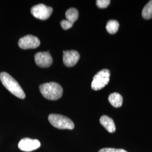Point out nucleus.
Segmentation results:
<instances>
[{"instance_id": "1", "label": "nucleus", "mask_w": 152, "mask_h": 152, "mask_svg": "<svg viewBox=\"0 0 152 152\" xmlns=\"http://www.w3.org/2000/svg\"><path fill=\"white\" fill-rule=\"evenodd\" d=\"M0 80L6 88L12 94L20 99H25L26 94L22 87L12 76L6 72L0 73Z\"/></svg>"}, {"instance_id": "5", "label": "nucleus", "mask_w": 152, "mask_h": 152, "mask_svg": "<svg viewBox=\"0 0 152 152\" xmlns=\"http://www.w3.org/2000/svg\"><path fill=\"white\" fill-rule=\"evenodd\" d=\"M31 11V14L34 17L38 19L45 20L48 19L51 16L53 9L51 7L41 4L33 6Z\"/></svg>"}, {"instance_id": "3", "label": "nucleus", "mask_w": 152, "mask_h": 152, "mask_svg": "<svg viewBox=\"0 0 152 152\" xmlns=\"http://www.w3.org/2000/svg\"><path fill=\"white\" fill-rule=\"evenodd\" d=\"M49 122L54 127L61 130H73L75 124L73 121L64 115L51 114L49 115Z\"/></svg>"}, {"instance_id": "14", "label": "nucleus", "mask_w": 152, "mask_h": 152, "mask_svg": "<svg viewBox=\"0 0 152 152\" xmlns=\"http://www.w3.org/2000/svg\"><path fill=\"white\" fill-rule=\"evenodd\" d=\"M142 16L145 19H150L152 18V0L149 1L144 6L142 11Z\"/></svg>"}, {"instance_id": "13", "label": "nucleus", "mask_w": 152, "mask_h": 152, "mask_svg": "<svg viewBox=\"0 0 152 152\" xmlns=\"http://www.w3.org/2000/svg\"><path fill=\"white\" fill-rule=\"evenodd\" d=\"M120 27L119 23L115 20H109L106 25V29L110 34H115L117 32Z\"/></svg>"}, {"instance_id": "6", "label": "nucleus", "mask_w": 152, "mask_h": 152, "mask_svg": "<svg viewBox=\"0 0 152 152\" xmlns=\"http://www.w3.org/2000/svg\"><path fill=\"white\" fill-rule=\"evenodd\" d=\"M18 45L22 49H36L40 45V41L37 37L29 34L20 38Z\"/></svg>"}, {"instance_id": "10", "label": "nucleus", "mask_w": 152, "mask_h": 152, "mask_svg": "<svg viewBox=\"0 0 152 152\" xmlns=\"http://www.w3.org/2000/svg\"><path fill=\"white\" fill-rule=\"evenodd\" d=\"M101 125L110 133H113L116 130L113 120L107 115H103L100 118Z\"/></svg>"}, {"instance_id": "15", "label": "nucleus", "mask_w": 152, "mask_h": 152, "mask_svg": "<svg viewBox=\"0 0 152 152\" xmlns=\"http://www.w3.org/2000/svg\"><path fill=\"white\" fill-rule=\"evenodd\" d=\"M110 1L109 0H98L96 1V5L99 8L104 9L107 7L110 4Z\"/></svg>"}, {"instance_id": "2", "label": "nucleus", "mask_w": 152, "mask_h": 152, "mask_svg": "<svg viewBox=\"0 0 152 152\" xmlns=\"http://www.w3.org/2000/svg\"><path fill=\"white\" fill-rule=\"evenodd\" d=\"M39 91L44 98L50 100H56L61 98L63 93V88L56 82H49L41 85Z\"/></svg>"}, {"instance_id": "9", "label": "nucleus", "mask_w": 152, "mask_h": 152, "mask_svg": "<svg viewBox=\"0 0 152 152\" xmlns=\"http://www.w3.org/2000/svg\"><path fill=\"white\" fill-rule=\"evenodd\" d=\"M80 58V55L76 50L63 51V62L65 66L71 67L76 65Z\"/></svg>"}, {"instance_id": "17", "label": "nucleus", "mask_w": 152, "mask_h": 152, "mask_svg": "<svg viewBox=\"0 0 152 152\" xmlns=\"http://www.w3.org/2000/svg\"><path fill=\"white\" fill-rule=\"evenodd\" d=\"M98 152H127L122 149H115V148H103Z\"/></svg>"}, {"instance_id": "7", "label": "nucleus", "mask_w": 152, "mask_h": 152, "mask_svg": "<svg viewBox=\"0 0 152 152\" xmlns=\"http://www.w3.org/2000/svg\"><path fill=\"white\" fill-rule=\"evenodd\" d=\"M41 146V142L37 139L30 138H23L18 144V148L22 151L31 152L39 148Z\"/></svg>"}, {"instance_id": "8", "label": "nucleus", "mask_w": 152, "mask_h": 152, "mask_svg": "<svg viewBox=\"0 0 152 152\" xmlns=\"http://www.w3.org/2000/svg\"><path fill=\"white\" fill-rule=\"evenodd\" d=\"M36 64L42 68H48L53 64V58L49 52H39L34 55Z\"/></svg>"}, {"instance_id": "4", "label": "nucleus", "mask_w": 152, "mask_h": 152, "mask_svg": "<svg viewBox=\"0 0 152 152\" xmlns=\"http://www.w3.org/2000/svg\"><path fill=\"white\" fill-rule=\"evenodd\" d=\"M110 73L108 69H104L99 71L93 78L91 83L92 90L98 91L107 85L110 80Z\"/></svg>"}, {"instance_id": "11", "label": "nucleus", "mask_w": 152, "mask_h": 152, "mask_svg": "<svg viewBox=\"0 0 152 152\" xmlns=\"http://www.w3.org/2000/svg\"><path fill=\"white\" fill-rule=\"evenodd\" d=\"M108 100L110 104L115 108H120L123 103V98L118 92L111 94L109 96Z\"/></svg>"}, {"instance_id": "12", "label": "nucleus", "mask_w": 152, "mask_h": 152, "mask_svg": "<svg viewBox=\"0 0 152 152\" xmlns=\"http://www.w3.org/2000/svg\"><path fill=\"white\" fill-rule=\"evenodd\" d=\"M79 12L75 8H70L65 12L66 20L72 23L73 24L78 19Z\"/></svg>"}, {"instance_id": "16", "label": "nucleus", "mask_w": 152, "mask_h": 152, "mask_svg": "<svg viewBox=\"0 0 152 152\" xmlns=\"http://www.w3.org/2000/svg\"><path fill=\"white\" fill-rule=\"evenodd\" d=\"M61 26L63 28V29L64 30H67L68 29H70L71 28L73 27V24L72 23L67 20H63L60 23Z\"/></svg>"}]
</instances>
